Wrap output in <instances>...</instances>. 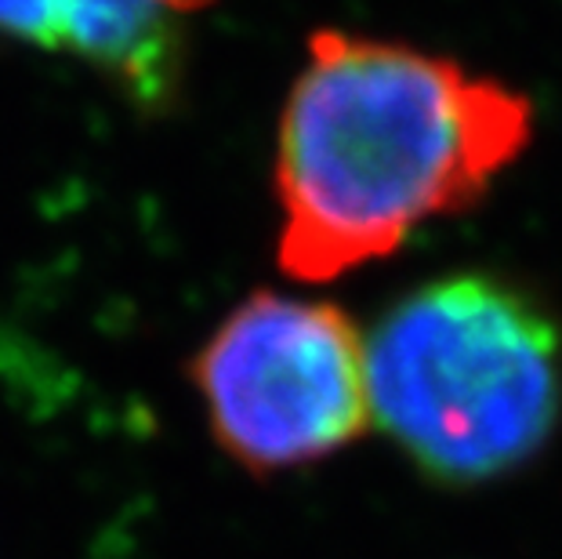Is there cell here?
<instances>
[{
	"label": "cell",
	"instance_id": "obj_5",
	"mask_svg": "<svg viewBox=\"0 0 562 559\" xmlns=\"http://www.w3.org/2000/svg\"><path fill=\"white\" fill-rule=\"evenodd\" d=\"M160 4L167 11H175V15H189V11H200V8H207L211 0H160Z\"/></svg>",
	"mask_w": 562,
	"mask_h": 559
},
{
	"label": "cell",
	"instance_id": "obj_2",
	"mask_svg": "<svg viewBox=\"0 0 562 559\" xmlns=\"http://www.w3.org/2000/svg\"><path fill=\"white\" fill-rule=\"evenodd\" d=\"M370 422L447 483L516 472L562 418V335L516 283L464 272L389 309L367 342Z\"/></svg>",
	"mask_w": 562,
	"mask_h": 559
},
{
	"label": "cell",
	"instance_id": "obj_4",
	"mask_svg": "<svg viewBox=\"0 0 562 559\" xmlns=\"http://www.w3.org/2000/svg\"><path fill=\"white\" fill-rule=\"evenodd\" d=\"M175 19L160 0H0V33L80 58L146 105H164L182 80Z\"/></svg>",
	"mask_w": 562,
	"mask_h": 559
},
{
	"label": "cell",
	"instance_id": "obj_3",
	"mask_svg": "<svg viewBox=\"0 0 562 559\" xmlns=\"http://www.w3.org/2000/svg\"><path fill=\"white\" fill-rule=\"evenodd\" d=\"M189 374L218 447L255 476L313 466L374 425L367 342L334 302L255 291Z\"/></svg>",
	"mask_w": 562,
	"mask_h": 559
},
{
	"label": "cell",
	"instance_id": "obj_1",
	"mask_svg": "<svg viewBox=\"0 0 562 559\" xmlns=\"http://www.w3.org/2000/svg\"><path fill=\"white\" fill-rule=\"evenodd\" d=\"M530 135V99L494 77L349 30L313 33L277 138L280 269L327 283L400 251L425 222L480 204Z\"/></svg>",
	"mask_w": 562,
	"mask_h": 559
}]
</instances>
